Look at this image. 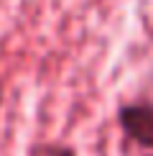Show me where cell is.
Masks as SVG:
<instances>
[{
    "label": "cell",
    "mask_w": 153,
    "mask_h": 156,
    "mask_svg": "<svg viewBox=\"0 0 153 156\" xmlns=\"http://www.w3.org/2000/svg\"><path fill=\"white\" fill-rule=\"evenodd\" d=\"M115 120L125 144L153 151V97H135L120 102Z\"/></svg>",
    "instance_id": "6da1fadb"
},
{
    "label": "cell",
    "mask_w": 153,
    "mask_h": 156,
    "mask_svg": "<svg viewBox=\"0 0 153 156\" xmlns=\"http://www.w3.org/2000/svg\"><path fill=\"white\" fill-rule=\"evenodd\" d=\"M25 156H79V154H76V148L72 144H61V141H41V144L31 146Z\"/></svg>",
    "instance_id": "7a4b0ae2"
},
{
    "label": "cell",
    "mask_w": 153,
    "mask_h": 156,
    "mask_svg": "<svg viewBox=\"0 0 153 156\" xmlns=\"http://www.w3.org/2000/svg\"><path fill=\"white\" fill-rule=\"evenodd\" d=\"M145 156H153V151H151V154H145Z\"/></svg>",
    "instance_id": "3957f363"
}]
</instances>
